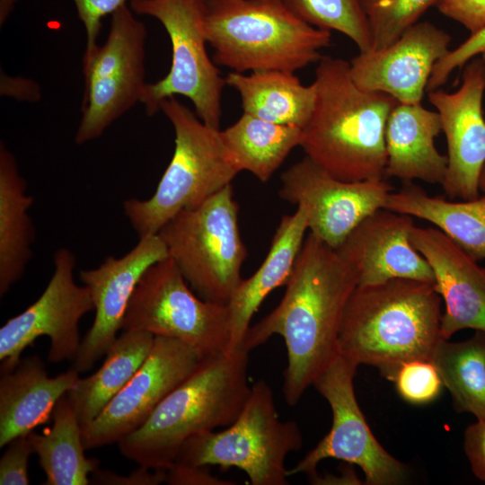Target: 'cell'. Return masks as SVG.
<instances>
[{"instance_id": "cell-1", "label": "cell", "mask_w": 485, "mask_h": 485, "mask_svg": "<svg viewBox=\"0 0 485 485\" xmlns=\"http://www.w3.org/2000/svg\"><path fill=\"white\" fill-rule=\"evenodd\" d=\"M357 286L354 269L336 249L309 233L280 303L248 329L239 348L249 352L275 334L283 338L287 352L283 394L288 405H295L340 355L341 322Z\"/></svg>"}, {"instance_id": "cell-2", "label": "cell", "mask_w": 485, "mask_h": 485, "mask_svg": "<svg viewBox=\"0 0 485 485\" xmlns=\"http://www.w3.org/2000/svg\"><path fill=\"white\" fill-rule=\"evenodd\" d=\"M313 83L316 102L300 146L316 164L346 181L385 176V127L397 101L359 88L349 62L322 56Z\"/></svg>"}, {"instance_id": "cell-3", "label": "cell", "mask_w": 485, "mask_h": 485, "mask_svg": "<svg viewBox=\"0 0 485 485\" xmlns=\"http://www.w3.org/2000/svg\"><path fill=\"white\" fill-rule=\"evenodd\" d=\"M441 301L433 283L416 279L357 286L341 322L340 355L392 381L403 363L430 358L441 339Z\"/></svg>"}, {"instance_id": "cell-4", "label": "cell", "mask_w": 485, "mask_h": 485, "mask_svg": "<svg viewBox=\"0 0 485 485\" xmlns=\"http://www.w3.org/2000/svg\"><path fill=\"white\" fill-rule=\"evenodd\" d=\"M249 353L238 348L203 357L148 419L118 443L120 453L140 466L167 470L189 437L232 424L251 391Z\"/></svg>"}, {"instance_id": "cell-5", "label": "cell", "mask_w": 485, "mask_h": 485, "mask_svg": "<svg viewBox=\"0 0 485 485\" xmlns=\"http://www.w3.org/2000/svg\"><path fill=\"white\" fill-rule=\"evenodd\" d=\"M214 62L234 72H296L322 57L331 31L294 13L285 0H204Z\"/></svg>"}, {"instance_id": "cell-6", "label": "cell", "mask_w": 485, "mask_h": 485, "mask_svg": "<svg viewBox=\"0 0 485 485\" xmlns=\"http://www.w3.org/2000/svg\"><path fill=\"white\" fill-rule=\"evenodd\" d=\"M160 110L174 129L172 157L149 198L123 202L124 214L139 237L158 234L178 213L199 206L240 172L220 128L205 124L175 97L163 100Z\"/></svg>"}, {"instance_id": "cell-7", "label": "cell", "mask_w": 485, "mask_h": 485, "mask_svg": "<svg viewBox=\"0 0 485 485\" xmlns=\"http://www.w3.org/2000/svg\"><path fill=\"white\" fill-rule=\"evenodd\" d=\"M302 445L298 424L279 419L273 391L266 381L260 380L251 386L232 424L221 431H204L189 437L174 463L234 467L242 470L252 485H287V456Z\"/></svg>"}, {"instance_id": "cell-8", "label": "cell", "mask_w": 485, "mask_h": 485, "mask_svg": "<svg viewBox=\"0 0 485 485\" xmlns=\"http://www.w3.org/2000/svg\"><path fill=\"white\" fill-rule=\"evenodd\" d=\"M232 184L178 213L158 234L185 280L204 300L227 304L242 279L247 249Z\"/></svg>"}, {"instance_id": "cell-9", "label": "cell", "mask_w": 485, "mask_h": 485, "mask_svg": "<svg viewBox=\"0 0 485 485\" xmlns=\"http://www.w3.org/2000/svg\"><path fill=\"white\" fill-rule=\"evenodd\" d=\"M130 9L157 19L172 46L168 74L146 85L140 102L146 114L154 115L163 100L181 95L192 102L205 124L220 128L226 83L207 54L204 0H130Z\"/></svg>"}, {"instance_id": "cell-10", "label": "cell", "mask_w": 485, "mask_h": 485, "mask_svg": "<svg viewBox=\"0 0 485 485\" xmlns=\"http://www.w3.org/2000/svg\"><path fill=\"white\" fill-rule=\"evenodd\" d=\"M121 330L177 339L201 357L227 352L230 340L227 304L198 297L170 257L144 274Z\"/></svg>"}, {"instance_id": "cell-11", "label": "cell", "mask_w": 485, "mask_h": 485, "mask_svg": "<svg viewBox=\"0 0 485 485\" xmlns=\"http://www.w3.org/2000/svg\"><path fill=\"white\" fill-rule=\"evenodd\" d=\"M146 30L123 5L111 14L108 37L84 55V95L75 142L100 137L119 118L140 102L145 82Z\"/></svg>"}, {"instance_id": "cell-12", "label": "cell", "mask_w": 485, "mask_h": 485, "mask_svg": "<svg viewBox=\"0 0 485 485\" xmlns=\"http://www.w3.org/2000/svg\"><path fill=\"white\" fill-rule=\"evenodd\" d=\"M357 366L339 355L313 385L331 406L330 432L287 471L288 476L304 473L317 478V466L337 459L358 466L369 485H395L405 481L407 467L391 455L373 435L358 405L354 390Z\"/></svg>"}, {"instance_id": "cell-13", "label": "cell", "mask_w": 485, "mask_h": 485, "mask_svg": "<svg viewBox=\"0 0 485 485\" xmlns=\"http://www.w3.org/2000/svg\"><path fill=\"white\" fill-rule=\"evenodd\" d=\"M54 272L40 296L0 329L1 374L13 370L23 350L38 338L50 340L48 360L73 361L79 350V322L94 310L89 289L74 280L75 257L66 248L54 253Z\"/></svg>"}, {"instance_id": "cell-14", "label": "cell", "mask_w": 485, "mask_h": 485, "mask_svg": "<svg viewBox=\"0 0 485 485\" xmlns=\"http://www.w3.org/2000/svg\"><path fill=\"white\" fill-rule=\"evenodd\" d=\"M280 198L301 207L310 233L337 249L351 231L384 208L392 186L384 178L346 181L307 156L281 174Z\"/></svg>"}, {"instance_id": "cell-15", "label": "cell", "mask_w": 485, "mask_h": 485, "mask_svg": "<svg viewBox=\"0 0 485 485\" xmlns=\"http://www.w3.org/2000/svg\"><path fill=\"white\" fill-rule=\"evenodd\" d=\"M202 358L181 340L154 336L151 351L137 373L101 412L82 428L85 450L118 444L139 428Z\"/></svg>"}, {"instance_id": "cell-16", "label": "cell", "mask_w": 485, "mask_h": 485, "mask_svg": "<svg viewBox=\"0 0 485 485\" xmlns=\"http://www.w3.org/2000/svg\"><path fill=\"white\" fill-rule=\"evenodd\" d=\"M485 61L473 57L464 66L456 91L428 92L438 112L447 143V168L442 183L445 195L469 200L480 196L479 179L485 163Z\"/></svg>"}, {"instance_id": "cell-17", "label": "cell", "mask_w": 485, "mask_h": 485, "mask_svg": "<svg viewBox=\"0 0 485 485\" xmlns=\"http://www.w3.org/2000/svg\"><path fill=\"white\" fill-rule=\"evenodd\" d=\"M166 245L158 234L139 237L137 245L120 258L108 257L97 268L80 270L79 278L89 289L94 320L71 368L79 374L93 368L117 339L137 284L149 268L168 258Z\"/></svg>"}, {"instance_id": "cell-18", "label": "cell", "mask_w": 485, "mask_h": 485, "mask_svg": "<svg viewBox=\"0 0 485 485\" xmlns=\"http://www.w3.org/2000/svg\"><path fill=\"white\" fill-rule=\"evenodd\" d=\"M451 36L429 22H417L393 43L359 52L349 61L355 84L398 102L421 103L435 65L450 50Z\"/></svg>"}, {"instance_id": "cell-19", "label": "cell", "mask_w": 485, "mask_h": 485, "mask_svg": "<svg viewBox=\"0 0 485 485\" xmlns=\"http://www.w3.org/2000/svg\"><path fill=\"white\" fill-rule=\"evenodd\" d=\"M410 216L380 208L358 224L336 249L354 269L357 286L410 278L433 283L434 273L415 249Z\"/></svg>"}, {"instance_id": "cell-20", "label": "cell", "mask_w": 485, "mask_h": 485, "mask_svg": "<svg viewBox=\"0 0 485 485\" xmlns=\"http://www.w3.org/2000/svg\"><path fill=\"white\" fill-rule=\"evenodd\" d=\"M410 241L431 267L445 303L441 338L463 329L485 332V267L436 227L415 225Z\"/></svg>"}, {"instance_id": "cell-21", "label": "cell", "mask_w": 485, "mask_h": 485, "mask_svg": "<svg viewBox=\"0 0 485 485\" xmlns=\"http://www.w3.org/2000/svg\"><path fill=\"white\" fill-rule=\"evenodd\" d=\"M79 373L67 371L49 377L38 356L21 359L17 366L1 374L0 447L47 422L57 401L79 379Z\"/></svg>"}, {"instance_id": "cell-22", "label": "cell", "mask_w": 485, "mask_h": 485, "mask_svg": "<svg viewBox=\"0 0 485 485\" xmlns=\"http://www.w3.org/2000/svg\"><path fill=\"white\" fill-rule=\"evenodd\" d=\"M442 132L438 112L419 104L397 102L385 127V176L405 181H421L442 185L447 155L435 146Z\"/></svg>"}, {"instance_id": "cell-23", "label": "cell", "mask_w": 485, "mask_h": 485, "mask_svg": "<svg viewBox=\"0 0 485 485\" xmlns=\"http://www.w3.org/2000/svg\"><path fill=\"white\" fill-rule=\"evenodd\" d=\"M307 229V218L301 207L283 216L263 262L250 278L240 281L227 303L230 326L227 352L240 348L253 314L267 295L287 282Z\"/></svg>"}, {"instance_id": "cell-24", "label": "cell", "mask_w": 485, "mask_h": 485, "mask_svg": "<svg viewBox=\"0 0 485 485\" xmlns=\"http://www.w3.org/2000/svg\"><path fill=\"white\" fill-rule=\"evenodd\" d=\"M226 85L240 95L243 113L277 124L304 128L316 102L315 84L304 85L293 72H230Z\"/></svg>"}, {"instance_id": "cell-25", "label": "cell", "mask_w": 485, "mask_h": 485, "mask_svg": "<svg viewBox=\"0 0 485 485\" xmlns=\"http://www.w3.org/2000/svg\"><path fill=\"white\" fill-rule=\"evenodd\" d=\"M13 154L0 146V295L23 275L32 256L34 228L29 215L33 197L27 194Z\"/></svg>"}, {"instance_id": "cell-26", "label": "cell", "mask_w": 485, "mask_h": 485, "mask_svg": "<svg viewBox=\"0 0 485 485\" xmlns=\"http://www.w3.org/2000/svg\"><path fill=\"white\" fill-rule=\"evenodd\" d=\"M384 208L428 221L477 260H485V193L469 200L431 197L413 181L392 191Z\"/></svg>"}, {"instance_id": "cell-27", "label": "cell", "mask_w": 485, "mask_h": 485, "mask_svg": "<svg viewBox=\"0 0 485 485\" xmlns=\"http://www.w3.org/2000/svg\"><path fill=\"white\" fill-rule=\"evenodd\" d=\"M154 336L123 331L105 355L101 367L79 378L66 393L82 428L91 423L137 373L153 347Z\"/></svg>"}, {"instance_id": "cell-28", "label": "cell", "mask_w": 485, "mask_h": 485, "mask_svg": "<svg viewBox=\"0 0 485 485\" xmlns=\"http://www.w3.org/2000/svg\"><path fill=\"white\" fill-rule=\"evenodd\" d=\"M53 424L42 434L31 432L34 454L45 472L46 485H87L98 461L87 458L77 414L65 394L56 404Z\"/></svg>"}, {"instance_id": "cell-29", "label": "cell", "mask_w": 485, "mask_h": 485, "mask_svg": "<svg viewBox=\"0 0 485 485\" xmlns=\"http://www.w3.org/2000/svg\"><path fill=\"white\" fill-rule=\"evenodd\" d=\"M223 142L240 172L268 181L290 152L300 146L303 129L277 124L247 113L220 130Z\"/></svg>"}, {"instance_id": "cell-30", "label": "cell", "mask_w": 485, "mask_h": 485, "mask_svg": "<svg viewBox=\"0 0 485 485\" xmlns=\"http://www.w3.org/2000/svg\"><path fill=\"white\" fill-rule=\"evenodd\" d=\"M429 360L437 369L459 412L485 419V332L452 342L440 339Z\"/></svg>"}, {"instance_id": "cell-31", "label": "cell", "mask_w": 485, "mask_h": 485, "mask_svg": "<svg viewBox=\"0 0 485 485\" xmlns=\"http://www.w3.org/2000/svg\"><path fill=\"white\" fill-rule=\"evenodd\" d=\"M307 23L335 31L351 40L359 52L372 49V36L361 0H285Z\"/></svg>"}, {"instance_id": "cell-32", "label": "cell", "mask_w": 485, "mask_h": 485, "mask_svg": "<svg viewBox=\"0 0 485 485\" xmlns=\"http://www.w3.org/2000/svg\"><path fill=\"white\" fill-rule=\"evenodd\" d=\"M443 0H361L372 36V49L393 43L409 27L419 22L430 7Z\"/></svg>"}, {"instance_id": "cell-33", "label": "cell", "mask_w": 485, "mask_h": 485, "mask_svg": "<svg viewBox=\"0 0 485 485\" xmlns=\"http://www.w3.org/2000/svg\"><path fill=\"white\" fill-rule=\"evenodd\" d=\"M392 381L401 397L413 404L434 401L440 393L443 382L429 359H414L403 363L397 369Z\"/></svg>"}, {"instance_id": "cell-34", "label": "cell", "mask_w": 485, "mask_h": 485, "mask_svg": "<svg viewBox=\"0 0 485 485\" xmlns=\"http://www.w3.org/2000/svg\"><path fill=\"white\" fill-rule=\"evenodd\" d=\"M480 55L485 61V28L471 34L458 47L450 49L434 66L428 84V90H435L445 84L451 73L462 68L472 58Z\"/></svg>"}, {"instance_id": "cell-35", "label": "cell", "mask_w": 485, "mask_h": 485, "mask_svg": "<svg viewBox=\"0 0 485 485\" xmlns=\"http://www.w3.org/2000/svg\"><path fill=\"white\" fill-rule=\"evenodd\" d=\"M4 447L0 459V484H29L28 462L34 453L31 432L15 437Z\"/></svg>"}, {"instance_id": "cell-36", "label": "cell", "mask_w": 485, "mask_h": 485, "mask_svg": "<svg viewBox=\"0 0 485 485\" xmlns=\"http://www.w3.org/2000/svg\"><path fill=\"white\" fill-rule=\"evenodd\" d=\"M127 0H73L79 20L83 22L86 32V48L84 55L90 54L97 46V40L101 27V20L111 15L123 5Z\"/></svg>"}, {"instance_id": "cell-37", "label": "cell", "mask_w": 485, "mask_h": 485, "mask_svg": "<svg viewBox=\"0 0 485 485\" xmlns=\"http://www.w3.org/2000/svg\"><path fill=\"white\" fill-rule=\"evenodd\" d=\"M437 10L452 19L471 34H475L485 28V0H443Z\"/></svg>"}, {"instance_id": "cell-38", "label": "cell", "mask_w": 485, "mask_h": 485, "mask_svg": "<svg viewBox=\"0 0 485 485\" xmlns=\"http://www.w3.org/2000/svg\"><path fill=\"white\" fill-rule=\"evenodd\" d=\"M207 466L174 463L165 470L164 482L170 485H234L235 482L210 473Z\"/></svg>"}, {"instance_id": "cell-39", "label": "cell", "mask_w": 485, "mask_h": 485, "mask_svg": "<svg viewBox=\"0 0 485 485\" xmlns=\"http://www.w3.org/2000/svg\"><path fill=\"white\" fill-rule=\"evenodd\" d=\"M164 481L165 470L149 469L140 465L127 476L98 468L90 478V483L105 485H157Z\"/></svg>"}, {"instance_id": "cell-40", "label": "cell", "mask_w": 485, "mask_h": 485, "mask_svg": "<svg viewBox=\"0 0 485 485\" xmlns=\"http://www.w3.org/2000/svg\"><path fill=\"white\" fill-rule=\"evenodd\" d=\"M463 446L474 475L485 481V419H477L466 428Z\"/></svg>"}, {"instance_id": "cell-41", "label": "cell", "mask_w": 485, "mask_h": 485, "mask_svg": "<svg viewBox=\"0 0 485 485\" xmlns=\"http://www.w3.org/2000/svg\"><path fill=\"white\" fill-rule=\"evenodd\" d=\"M479 189H480V192L485 193V163L480 174Z\"/></svg>"}]
</instances>
